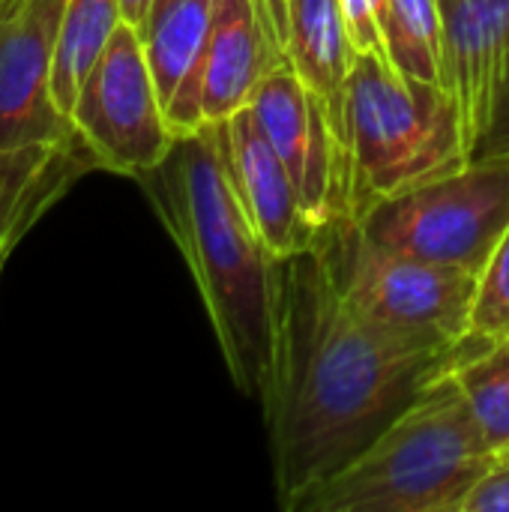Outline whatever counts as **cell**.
<instances>
[{
  "mask_svg": "<svg viewBox=\"0 0 509 512\" xmlns=\"http://www.w3.org/2000/svg\"><path fill=\"white\" fill-rule=\"evenodd\" d=\"M492 339L453 342L399 330L360 312L318 231L273 264V354L258 396L279 507L357 459L432 381L456 372Z\"/></svg>",
  "mask_w": 509,
  "mask_h": 512,
  "instance_id": "1",
  "label": "cell"
},
{
  "mask_svg": "<svg viewBox=\"0 0 509 512\" xmlns=\"http://www.w3.org/2000/svg\"><path fill=\"white\" fill-rule=\"evenodd\" d=\"M135 183L192 273L234 387L258 399L273 354L276 258L240 195L225 120L174 135L165 159Z\"/></svg>",
  "mask_w": 509,
  "mask_h": 512,
  "instance_id": "2",
  "label": "cell"
},
{
  "mask_svg": "<svg viewBox=\"0 0 509 512\" xmlns=\"http://www.w3.org/2000/svg\"><path fill=\"white\" fill-rule=\"evenodd\" d=\"M501 462L462 384L447 372L357 459L306 492L294 512H465Z\"/></svg>",
  "mask_w": 509,
  "mask_h": 512,
  "instance_id": "3",
  "label": "cell"
},
{
  "mask_svg": "<svg viewBox=\"0 0 509 512\" xmlns=\"http://www.w3.org/2000/svg\"><path fill=\"white\" fill-rule=\"evenodd\" d=\"M468 162L450 90L405 78L384 48L357 54L348 81V216L354 222Z\"/></svg>",
  "mask_w": 509,
  "mask_h": 512,
  "instance_id": "4",
  "label": "cell"
},
{
  "mask_svg": "<svg viewBox=\"0 0 509 512\" xmlns=\"http://www.w3.org/2000/svg\"><path fill=\"white\" fill-rule=\"evenodd\" d=\"M357 225L390 252L480 276L509 231V156L474 159L378 204Z\"/></svg>",
  "mask_w": 509,
  "mask_h": 512,
  "instance_id": "5",
  "label": "cell"
},
{
  "mask_svg": "<svg viewBox=\"0 0 509 512\" xmlns=\"http://www.w3.org/2000/svg\"><path fill=\"white\" fill-rule=\"evenodd\" d=\"M348 300L369 318L444 339L471 333L477 276L459 267L408 258L372 243L351 216L321 228Z\"/></svg>",
  "mask_w": 509,
  "mask_h": 512,
  "instance_id": "6",
  "label": "cell"
},
{
  "mask_svg": "<svg viewBox=\"0 0 509 512\" xmlns=\"http://www.w3.org/2000/svg\"><path fill=\"white\" fill-rule=\"evenodd\" d=\"M69 123L96 168L138 177L165 159L174 129L135 24L123 21L111 36L72 102Z\"/></svg>",
  "mask_w": 509,
  "mask_h": 512,
  "instance_id": "7",
  "label": "cell"
},
{
  "mask_svg": "<svg viewBox=\"0 0 509 512\" xmlns=\"http://www.w3.org/2000/svg\"><path fill=\"white\" fill-rule=\"evenodd\" d=\"M66 0L0 3V153L75 135L54 99V51Z\"/></svg>",
  "mask_w": 509,
  "mask_h": 512,
  "instance_id": "8",
  "label": "cell"
},
{
  "mask_svg": "<svg viewBox=\"0 0 509 512\" xmlns=\"http://www.w3.org/2000/svg\"><path fill=\"white\" fill-rule=\"evenodd\" d=\"M249 108L285 162L312 225L324 228L330 219L348 216V162L342 144L291 60L276 63L264 75Z\"/></svg>",
  "mask_w": 509,
  "mask_h": 512,
  "instance_id": "9",
  "label": "cell"
},
{
  "mask_svg": "<svg viewBox=\"0 0 509 512\" xmlns=\"http://www.w3.org/2000/svg\"><path fill=\"white\" fill-rule=\"evenodd\" d=\"M441 18L447 90L471 159L495 120L509 54V0H441Z\"/></svg>",
  "mask_w": 509,
  "mask_h": 512,
  "instance_id": "10",
  "label": "cell"
},
{
  "mask_svg": "<svg viewBox=\"0 0 509 512\" xmlns=\"http://www.w3.org/2000/svg\"><path fill=\"white\" fill-rule=\"evenodd\" d=\"M225 132L240 195L270 255L285 258L309 249L321 228H315L306 216L297 186L285 162L261 132L252 108L246 105L231 114L225 120Z\"/></svg>",
  "mask_w": 509,
  "mask_h": 512,
  "instance_id": "11",
  "label": "cell"
},
{
  "mask_svg": "<svg viewBox=\"0 0 509 512\" xmlns=\"http://www.w3.org/2000/svg\"><path fill=\"white\" fill-rule=\"evenodd\" d=\"M219 0H156L138 27L144 54L174 135L195 132L201 120V66Z\"/></svg>",
  "mask_w": 509,
  "mask_h": 512,
  "instance_id": "12",
  "label": "cell"
},
{
  "mask_svg": "<svg viewBox=\"0 0 509 512\" xmlns=\"http://www.w3.org/2000/svg\"><path fill=\"white\" fill-rule=\"evenodd\" d=\"M288 60L270 39L258 0H219L201 66V120L222 123L246 108L264 75Z\"/></svg>",
  "mask_w": 509,
  "mask_h": 512,
  "instance_id": "13",
  "label": "cell"
},
{
  "mask_svg": "<svg viewBox=\"0 0 509 512\" xmlns=\"http://www.w3.org/2000/svg\"><path fill=\"white\" fill-rule=\"evenodd\" d=\"M285 51L303 87L321 102L348 162V81L357 48L339 0H288Z\"/></svg>",
  "mask_w": 509,
  "mask_h": 512,
  "instance_id": "14",
  "label": "cell"
},
{
  "mask_svg": "<svg viewBox=\"0 0 509 512\" xmlns=\"http://www.w3.org/2000/svg\"><path fill=\"white\" fill-rule=\"evenodd\" d=\"M84 168L96 162L81 138L0 153V273L24 231Z\"/></svg>",
  "mask_w": 509,
  "mask_h": 512,
  "instance_id": "15",
  "label": "cell"
},
{
  "mask_svg": "<svg viewBox=\"0 0 509 512\" xmlns=\"http://www.w3.org/2000/svg\"><path fill=\"white\" fill-rule=\"evenodd\" d=\"M120 24H123L120 0H66L60 33H57V51H54V81H51L57 108L66 114V120L87 72L96 66V60L102 57Z\"/></svg>",
  "mask_w": 509,
  "mask_h": 512,
  "instance_id": "16",
  "label": "cell"
},
{
  "mask_svg": "<svg viewBox=\"0 0 509 512\" xmlns=\"http://www.w3.org/2000/svg\"><path fill=\"white\" fill-rule=\"evenodd\" d=\"M381 42L396 72L447 90L441 0H387L381 12Z\"/></svg>",
  "mask_w": 509,
  "mask_h": 512,
  "instance_id": "17",
  "label": "cell"
},
{
  "mask_svg": "<svg viewBox=\"0 0 509 512\" xmlns=\"http://www.w3.org/2000/svg\"><path fill=\"white\" fill-rule=\"evenodd\" d=\"M489 444L504 456L509 444V339H492L456 372Z\"/></svg>",
  "mask_w": 509,
  "mask_h": 512,
  "instance_id": "18",
  "label": "cell"
},
{
  "mask_svg": "<svg viewBox=\"0 0 509 512\" xmlns=\"http://www.w3.org/2000/svg\"><path fill=\"white\" fill-rule=\"evenodd\" d=\"M471 333L486 339H509V231L477 276Z\"/></svg>",
  "mask_w": 509,
  "mask_h": 512,
  "instance_id": "19",
  "label": "cell"
},
{
  "mask_svg": "<svg viewBox=\"0 0 509 512\" xmlns=\"http://www.w3.org/2000/svg\"><path fill=\"white\" fill-rule=\"evenodd\" d=\"M384 3L387 0H339L342 18H345L348 36H351L357 54L384 48V42H381V12H384Z\"/></svg>",
  "mask_w": 509,
  "mask_h": 512,
  "instance_id": "20",
  "label": "cell"
},
{
  "mask_svg": "<svg viewBox=\"0 0 509 512\" xmlns=\"http://www.w3.org/2000/svg\"><path fill=\"white\" fill-rule=\"evenodd\" d=\"M509 156V54L507 66H504V78H501V90H498V102H495V120L489 135L483 138V144L474 150V159H504Z\"/></svg>",
  "mask_w": 509,
  "mask_h": 512,
  "instance_id": "21",
  "label": "cell"
},
{
  "mask_svg": "<svg viewBox=\"0 0 509 512\" xmlns=\"http://www.w3.org/2000/svg\"><path fill=\"white\" fill-rule=\"evenodd\" d=\"M465 512H509V462H501L474 489Z\"/></svg>",
  "mask_w": 509,
  "mask_h": 512,
  "instance_id": "22",
  "label": "cell"
},
{
  "mask_svg": "<svg viewBox=\"0 0 509 512\" xmlns=\"http://www.w3.org/2000/svg\"><path fill=\"white\" fill-rule=\"evenodd\" d=\"M153 3H156V0H120V6H123V21L141 27V24L147 21L150 9H153Z\"/></svg>",
  "mask_w": 509,
  "mask_h": 512,
  "instance_id": "23",
  "label": "cell"
},
{
  "mask_svg": "<svg viewBox=\"0 0 509 512\" xmlns=\"http://www.w3.org/2000/svg\"><path fill=\"white\" fill-rule=\"evenodd\" d=\"M504 462H509V444L504 447Z\"/></svg>",
  "mask_w": 509,
  "mask_h": 512,
  "instance_id": "24",
  "label": "cell"
},
{
  "mask_svg": "<svg viewBox=\"0 0 509 512\" xmlns=\"http://www.w3.org/2000/svg\"><path fill=\"white\" fill-rule=\"evenodd\" d=\"M0 3H3V0H0Z\"/></svg>",
  "mask_w": 509,
  "mask_h": 512,
  "instance_id": "25",
  "label": "cell"
}]
</instances>
